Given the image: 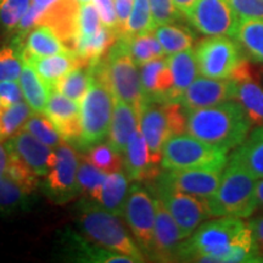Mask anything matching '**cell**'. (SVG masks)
Returning <instances> with one entry per match:
<instances>
[{
	"label": "cell",
	"mask_w": 263,
	"mask_h": 263,
	"mask_svg": "<svg viewBox=\"0 0 263 263\" xmlns=\"http://www.w3.org/2000/svg\"><path fill=\"white\" fill-rule=\"evenodd\" d=\"M177 257L210 263L263 262L248 223L235 217H217L203 223L179 245Z\"/></svg>",
	"instance_id": "6da1fadb"
},
{
	"label": "cell",
	"mask_w": 263,
	"mask_h": 263,
	"mask_svg": "<svg viewBox=\"0 0 263 263\" xmlns=\"http://www.w3.org/2000/svg\"><path fill=\"white\" fill-rule=\"evenodd\" d=\"M251 127L248 112L236 100L186 111V133L227 151L238 147Z\"/></svg>",
	"instance_id": "7a4b0ae2"
},
{
	"label": "cell",
	"mask_w": 263,
	"mask_h": 263,
	"mask_svg": "<svg viewBox=\"0 0 263 263\" xmlns=\"http://www.w3.org/2000/svg\"><path fill=\"white\" fill-rule=\"evenodd\" d=\"M256 182L251 174L234 163H227L218 189L206 200L211 217L250 218L257 210Z\"/></svg>",
	"instance_id": "3957f363"
},
{
	"label": "cell",
	"mask_w": 263,
	"mask_h": 263,
	"mask_svg": "<svg viewBox=\"0 0 263 263\" xmlns=\"http://www.w3.org/2000/svg\"><path fill=\"white\" fill-rule=\"evenodd\" d=\"M93 71L89 89L81 103L82 136L80 145L91 147L108 136L115 99L101 71L100 61L90 65Z\"/></svg>",
	"instance_id": "277c9868"
},
{
	"label": "cell",
	"mask_w": 263,
	"mask_h": 263,
	"mask_svg": "<svg viewBox=\"0 0 263 263\" xmlns=\"http://www.w3.org/2000/svg\"><path fill=\"white\" fill-rule=\"evenodd\" d=\"M194 51L199 73L203 77L238 81L252 74L250 61L232 37H209L200 42Z\"/></svg>",
	"instance_id": "5b68a950"
},
{
	"label": "cell",
	"mask_w": 263,
	"mask_h": 263,
	"mask_svg": "<svg viewBox=\"0 0 263 263\" xmlns=\"http://www.w3.org/2000/svg\"><path fill=\"white\" fill-rule=\"evenodd\" d=\"M101 71L116 100L129 104L139 114L145 103L138 66L128 50V37L120 34L100 60Z\"/></svg>",
	"instance_id": "8992f818"
},
{
	"label": "cell",
	"mask_w": 263,
	"mask_h": 263,
	"mask_svg": "<svg viewBox=\"0 0 263 263\" xmlns=\"http://www.w3.org/2000/svg\"><path fill=\"white\" fill-rule=\"evenodd\" d=\"M118 217L106 210L84 202L80 209L78 221L83 232L94 242L111 251L129 256L136 262H144L143 252L128 235Z\"/></svg>",
	"instance_id": "52a82bcc"
},
{
	"label": "cell",
	"mask_w": 263,
	"mask_h": 263,
	"mask_svg": "<svg viewBox=\"0 0 263 263\" xmlns=\"http://www.w3.org/2000/svg\"><path fill=\"white\" fill-rule=\"evenodd\" d=\"M139 128L154 163L162 160V147L171 137L186 132V111L179 103L145 101L139 112Z\"/></svg>",
	"instance_id": "ba28073f"
},
{
	"label": "cell",
	"mask_w": 263,
	"mask_h": 263,
	"mask_svg": "<svg viewBox=\"0 0 263 263\" xmlns=\"http://www.w3.org/2000/svg\"><path fill=\"white\" fill-rule=\"evenodd\" d=\"M228 163V151L212 145L189 133L171 137L162 147L161 166L163 170L189 168H226Z\"/></svg>",
	"instance_id": "9c48e42d"
},
{
	"label": "cell",
	"mask_w": 263,
	"mask_h": 263,
	"mask_svg": "<svg viewBox=\"0 0 263 263\" xmlns=\"http://www.w3.org/2000/svg\"><path fill=\"white\" fill-rule=\"evenodd\" d=\"M197 31L207 37H232L239 17L227 0H197L184 14Z\"/></svg>",
	"instance_id": "30bf717a"
},
{
	"label": "cell",
	"mask_w": 263,
	"mask_h": 263,
	"mask_svg": "<svg viewBox=\"0 0 263 263\" xmlns=\"http://www.w3.org/2000/svg\"><path fill=\"white\" fill-rule=\"evenodd\" d=\"M156 194L172 215L185 239H188L207 218L211 217L206 199L202 197L164 186H157Z\"/></svg>",
	"instance_id": "8fae6325"
},
{
	"label": "cell",
	"mask_w": 263,
	"mask_h": 263,
	"mask_svg": "<svg viewBox=\"0 0 263 263\" xmlns=\"http://www.w3.org/2000/svg\"><path fill=\"white\" fill-rule=\"evenodd\" d=\"M124 217L141 248L154 258V232H155V199L139 185L132 186L128 195Z\"/></svg>",
	"instance_id": "7c38bea8"
},
{
	"label": "cell",
	"mask_w": 263,
	"mask_h": 263,
	"mask_svg": "<svg viewBox=\"0 0 263 263\" xmlns=\"http://www.w3.org/2000/svg\"><path fill=\"white\" fill-rule=\"evenodd\" d=\"M223 171L210 168L166 170L160 174L157 186L174 189L190 195L209 199L218 189Z\"/></svg>",
	"instance_id": "4fadbf2b"
},
{
	"label": "cell",
	"mask_w": 263,
	"mask_h": 263,
	"mask_svg": "<svg viewBox=\"0 0 263 263\" xmlns=\"http://www.w3.org/2000/svg\"><path fill=\"white\" fill-rule=\"evenodd\" d=\"M78 167L80 157L68 143H61L52 151L47 183L55 199L66 201L78 192Z\"/></svg>",
	"instance_id": "5bb4252c"
},
{
	"label": "cell",
	"mask_w": 263,
	"mask_h": 263,
	"mask_svg": "<svg viewBox=\"0 0 263 263\" xmlns=\"http://www.w3.org/2000/svg\"><path fill=\"white\" fill-rule=\"evenodd\" d=\"M80 12L78 0H58L43 12L37 26H48L68 50L76 52L80 39Z\"/></svg>",
	"instance_id": "9a60e30c"
},
{
	"label": "cell",
	"mask_w": 263,
	"mask_h": 263,
	"mask_svg": "<svg viewBox=\"0 0 263 263\" xmlns=\"http://www.w3.org/2000/svg\"><path fill=\"white\" fill-rule=\"evenodd\" d=\"M236 81L197 77L184 91L179 104L185 111L215 106L228 100H235Z\"/></svg>",
	"instance_id": "2e32d148"
},
{
	"label": "cell",
	"mask_w": 263,
	"mask_h": 263,
	"mask_svg": "<svg viewBox=\"0 0 263 263\" xmlns=\"http://www.w3.org/2000/svg\"><path fill=\"white\" fill-rule=\"evenodd\" d=\"M45 115L54 123L62 139L80 143L82 122L81 106L77 101L71 100L57 89H52L45 108Z\"/></svg>",
	"instance_id": "e0dca14e"
},
{
	"label": "cell",
	"mask_w": 263,
	"mask_h": 263,
	"mask_svg": "<svg viewBox=\"0 0 263 263\" xmlns=\"http://www.w3.org/2000/svg\"><path fill=\"white\" fill-rule=\"evenodd\" d=\"M10 153L15 154L38 177L47 176L50 171L52 151L47 144L35 138L29 132L21 129L10 138L5 144Z\"/></svg>",
	"instance_id": "ac0fdd59"
},
{
	"label": "cell",
	"mask_w": 263,
	"mask_h": 263,
	"mask_svg": "<svg viewBox=\"0 0 263 263\" xmlns=\"http://www.w3.org/2000/svg\"><path fill=\"white\" fill-rule=\"evenodd\" d=\"M156 218L154 232V258L170 261L177 257L179 245L185 240L182 230L159 197L155 199Z\"/></svg>",
	"instance_id": "d6986e66"
},
{
	"label": "cell",
	"mask_w": 263,
	"mask_h": 263,
	"mask_svg": "<svg viewBox=\"0 0 263 263\" xmlns=\"http://www.w3.org/2000/svg\"><path fill=\"white\" fill-rule=\"evenodd\" d=\"M123 164L128 178L132 180L154 179L159 174L156 163H154L149 146L139 127L128 141L126 153L123 154Z\"/></svg>",
	"instance_id": "ffe728a7"
},
{
	"label": "cell",
	"mask_w": 263,
	"mask_h": 263,
	"mask_svg": "<svg viewBox=\"0 0 263 263\" xmlns=\"http://www.w3.org/2000/svg\"><path fill=\"white\" fill-rule=\"evenodd\" d=\"M14 45L20 50L22 60L28 57H50L73 52L62 44L58 35L48 26H37L32 31H28L24 42L21 38H17Z\"/></svg>",
	"instance_id": "44dd1931"
},
{
	"label": "cell",
	"mask_w": 263,
	"mask_h": 263,
	"mask_svg": "<svg viewBox=\"0 0 263 263\" xmlns=\"http://www.w3.org/2000/svg\"><path fill=\"white\" fill-rule=\"evenodd\" d=\"M139 127V114L124 101H115V108L108 132V145L123 156L132 134Z\"/></svg>",
	"instance_id": "7402d4cb"
},
{
	"label": "cell",
	"mask_w": 263,
	"mask_h": 263,
	"mask_svg": "<svg viewBox=\"0 0 263 263\" xmlns=\"http://www.w3.org/2000/svg\"><path fill=\"white\" fill-rule=\"evenodd\" d=\"M256 179L263 178V126L250 130L249 136L228 159Z\"/></svg>",
	"instance_id": "603a6c76"
},
{
	"label": "cell",
	"mask_w": 263,
	"mask_h": 263,
	"mask_svg": "<svg viewBox=\"0 0 263 263\" xmlns=\"http://www.w3.org/2000/svg\"><path fill=\"white\" fill-rule=\"evenodd\" d=\"M24 62L31 65L39 74V77L51 89H54L59 80L71 70L80 66H85L76 52L50 55V57H28L25 59Z\"/></svg>",
	"instance_id": "cb8c5ba5"
},
{
	"label": "cell",
	"mask_w": 263,
	"mask_h": 263,
	"mask_svg": "<svg viewBox=\"0 0 263 263\" xmlns=\"http://www.w3.org/2000/svg\"><path fill=\"white\" fill-rule=\"evenodd\" d=\"M171 73L173 77V88L170 95V103H179L184 91L197 78L199 68L193 48L168 55L167 58Z\"/></svg>",
	"instance_id": "d4e9b609"
},
{
	"label": "cell",
	"mask_w": 263,
	"mask_h": 263,
	"mask_svg": "<svg viewBox=\"0 0 263 263\" xmlns=\"http://www.w3.org/2000/svg\"><path fill=\"white\" fill-rule=\"evenodd\" d=\"M127 173H108L101 186L99 195L95 199L105 210L117 216L124 215V209L129 195V180Z\"/></svg>",
	"instance_id": "484cf974"
},
{
	"label": "cell",
	"mask_w": 263,
	"mask_h": 263,
	"mask_svg": "<svg viewBox=\"0 0 263 263\" xmlns=\"http://www.w3.org/2000/svg\"><path fill=\"white\" fill-rule=\"evenodd\" d=\"M233 38L250 62L263 66V21L239 18Z\"/></svg>",
	"instance_id": "4316f807"
},
{
	"label": "cell",
	"mask_w": 263,
	"mask_h": 263,
	"mask_svg": "<svg viewBox=\"0 0 263 263\" xmlns=\"http://www.w3.org/2000/svg\"><path fill=\"white\" fill-rule=\"evenodd\" d=\"M20 85H21L24 98L33 112L45 114V108L50 97L51 88L39 77L34 68L27 62H24L21 76H20Z\"/></svg>",
	"instance_id": "83f0119b"
},
{
	"label": "cell",
	"mask_w": 263,
	"mask_h": 263,
	"mask_svg": "<svg viewBox=\"0 0 263 263\" xmlns=\"http://www.w3.org/2000/svg\"><path fill=\"white\" fill-rule=\"evenodd\" d=\"M235 100L245 108L252 124L263 126V87L254 76L236 81Z\"/></svg>",
	"instance_id": "f1b7e54d"
},
{
	"label": "cell",
	"mask_w": 263,
	"mask_h": 263,
	"mask_svg": "<svg viewBox=\"0 0 263 263\" xmlns=\"http://www.w3.org/2000/svg\"><path fill=\"white\" fill-rule=\"evenodd\" d=\"M91 78H93V71L90 66H80L60 78L55 84L54 89L81 104L89 89Z\"/></svg>",
	"instance_id": "f546056e"
},
{
	"label": "cell",
	"mask_w": 263,
	"mask_h": 263,
	"mask_svg": "<svg viewBox=\"0 0 263 263\" xmlns=\"http://www.w3.org/2000/svg\"><path fill=\"white\" fill-rule=\"evenodd\" d=\"M154 34L156 35L166 55H173L193 48V34L188 29L180 26L173 24L160 25L154 29Z\"/></svg>",
	"instance_id": "4dcf8cb0"
},
{
	"label": "cell",
	"mask_w": 263,
	"mask_h": 263,
	"mask_svg": "<svg viewBox=\"0 0 263 263\" xmlns=\"http://www.w3.org/2000/svg\"><path fill=\"white\" fill-rule=\"evenodd\" d=\"M128 37V50L132 59L138 66H141L155 59L163 58L164 51L157 41L154 32L143 33L137 35H127Z\"/></svg>",
	"instance_id": "1f68e13d"
},
{
	"label": "cell",
	"mask_w": 263,
	"mask_h": 263,
	"mask_svg": "<svg viewBox=\"0 0 263 263\" xmlns=\"http://www.w3.org/2000/svg\"><path fill=\"white\" fill-rule=\"evenodd\" d=\"M32 114V108L26 101L10 106L0 105V140L18 133Z\"/></svg>",
	"instance_id": "d6a6232c"
},
{
	"label": "cell",
	"mask_w": 263,
	"mask_h": 263,
	"mask_svg": "<svg viewBox=\"0 0 263 263\" xmlns=\"http://www.w3.org/2000/svg\"><path fill=\"white\" fill-rule=\"evenodd\" d=\"M22 129L29 132L51 149H57L62 143L60 133L45 114H32Z\"/></svg>",
	"instance_id": "836d02e7"
},
{
	"label": "cell",
	"mask_w": 263,
	"mask_h": 263,
	"mask_svg": "<svg viewBox=\"0 0 263 263\" xmlns=\"http://www.w3.org/2000/svg\"><path fill=\"white\" fill-rule=\"evenodd\" d=\"M154 29L155 25L153 21L149 0H134L130 15L121 34L137 35L154 32Z\"/></svg>",
	"instance_id": "e575fe53"
},
{
	"label": "cell",
	"mask_w": 263,
	"mask_h": 263,
	"mask_svg": "<svg viewBox=\"0 0 263 263\" xmlns=\"http://www.w3.org/2000/svg\"><path fill=\"white\" fill-rule=\"evenodd\" d=\"M106 172L99 170L97 166H94L89 160L85 157L80 162L77 173V185L80 192L87 193L95 200L99 195L101 186L107 177Z\"/></svg>",
	"instance_id": "d590c367"
},
{
	"label": "cell",
	"mask_w": 263,
	"mask_h": 263,
	"mask_svg": "<svg viewBox=\"0 0 263 263\" xmlns=\"http://www.w3.org/2000/svg\"><path fill=\"white\" fill-rule=\"evenodd\" d=\"M27 194L9 176H0V215L20 209L25 203Z\"/></svg>",
	"instance_id": "8d00e7d4"
},
{
	"label": "cell",
	"mask_w": 263,
	"mask_h": 263,
	"mask_svg": "<svg viewBox=\"0 0 263 263\" xmlns=\"http://www.w3.org/2000/svg\"><path fill=\"white\" fill-rule=\"evenodd\" d=\"M122 157V155L116 153L108 144L103 143L95 144L94 146H91L87 155V159L94 166H97L99 170L106 173L118 172V171L122 170L124 166Z\"/></svg>",
	"instance_id": "74e56055"
},
{
	"label": "cell",
	"mask_w": 263,
	"mask_h": 263,
	"mask_svg": "<svg viewBox=\"0 0 263 263\" xmlns=\"http://www.w3.org/2000/svg\"><path fill=\"white\" fill-rule=\"evenodd\" d=\"M24 68V60L15 45L0 49V82L17 81Z\"/></svg>",
	"instance_id": "f35d334b"
},
{
	"label": "cell",
	"mask_w": 263,
	"mask_h": 263,
	"mask_svg": "<svg viewBox=\"0 0 263 263\" xmlns=\"http://www.w3.org/2000/svg\"><path fill=\"white\" fill-rule=\"evenodd\" d=\"M9 151V150H8ZM6 176L14 179L16 183L21 185L26 193H31L37 185V174L29 170L21 159H18L15 154L9 151V164L6 170Z\"/></svg>",
	"instance_id": "ab89813d"
},
{
	"label": "cell",
	"mask_w": 263,
	"mask_h": 263,
	"mask_svg": "<svg viewBox=\"0 0 263 263\" xmlns=\"http://www.w3.org/2000/svg\"><path fill=\"white\" fill-rule=\"evenodd\" d=\"M32 0H0V25L15 29L27 12Z\"/></svg>",
	"instance_id": "60d3db41"
},
{
	"label": "cell",
	"mask_w": 263,
	"mask_h": 263,
	"mask_svg": "<svg viewBox=\"0 0 263 263\" xmlns=\"http://www.w3.org/2000/svg\"><path fill=\"white\" fill-rule=\"evenodd\" d=\"M167 66V59L160 58L151 60L146 64L139 66V74H140V83L143 88V94L145 101H150L153 99L154 91L156 88V82L159 78L160 72Z\"/></svg>",
	"instance_id": "b9f144b4"
},
{
	"label": "cell",
	"mask_w": 263,
	"mask_h": 263,
	"mask_svg": "<svg viewBox=\"0 0 263 263\" xmlns=\"http://www.w3.org/2000/svg\"><path fill=\"white\" fill-rule=\"evenodd\" d=\"M151 15L155 28L160 25L173 24L182 18V12L174 5L173 0H149Z\"/></svg>",
	"instance_id": "7bdbcfd3"
},
{
	"label": "cell",
	"mask_w": 263,
	"mask_h": 263,
	"mask_svg": "<svg viewBox=\"0 0 263 263\" xmlns=\"http://www.w3.org/2000/svg\"><path fill=\"white\" fill-rule=\"evenodd\" d=\"M101 20L95 8L93 0L81 3L80 12V38L89 37L99 31L101 27Z\"/></svg>",
	"instance_id": "ee69618b"
},
{
	"label": "cell",
	"mask_w": 263,
	"mask_h": 263,
	"mask_svg": "<svg viewBox=\"0 0 263 263\" xmlns=\"http://www.w3.org/2000/svg\"><path fill=\"white\" fill-rule=\"evenodd\" d=\"M239 18L263 21V0H227Z\"/></svg>",
	"instance_id": "f6af8a7d"
},
{
	"label": "cell",
	"mask_w": 263,
	"mask_h": 263,
	"mask_svg": "<svg viewBox=\"0 0 263 263\" xmlns=\"http://www.w3.org/2000/svg\"><path fill=\"white\" fill-rule=\"evenodd\" d=\"M93 3L98 10L99 16H100L101 24L105 27L114 29L118 33V21L115 0H93Z\"/></svg>",
	"instance_id": "bcb514c9"
},
{
	"label": "cell",
	"mask_w": 263,
	"mask_h": 263,
	"mask_svg": "<svg viewBox=\"0 0 263 263\" xmlns=\"http://www.w3.org/2000/svg\"><path fill=\"white\" fill-rule=\"evenodd\" d=\"M20 101H24V93L20 83L16 81L0 82V104L3 106H10Z\"/></svg>",
	"instance_id": "7dc6e473"
},
{
	"label": "cell",
	"mask_w": 263,
	"mask_h": 263,
	"mask_svg": "<svg viewBox=\"0 0 263 263\" xmlns=\"http://www.w3.org/2000/svg\"><path fill=\"white\" fill-rule=\"evenodd\" d=\"M45 10L47 9L42 8V6L37 5L35 3H32L29 9L27 10V12H26L24 17L21 18V21H20V24L16 29H18V32L21 33V34H26L29 29L34 27V26H37L39 17L43 15V12H44Z\"/></svg>",
	"instance_id": "c3c4849f"
},
{
	"label": "cell",
	"mask_w": 263,
	"mask_h": 263,
	"mask_svg": "<svg viewBox=\"0 0 263 263\" xmlns=\"http://www.w3.org/2000/svg\"><path fill=\"white\" fill-rule=\"evenodd\" d=\"M134 0H115L116 6V14L118 21V35L123 32L128 17H129L132 8H133Z\"/></svg>",
	"instance_id": "681fc988"
},
{
	"label": "cell",
	"mask_w": 263,
	"mask_h": 263,
	"mask_svg": "<svg viewBox=\"0 0 263 263\" xmlns=\"http://www.w3.org/2000/svg\"><path fill=\"white\" fill-rule=\"evenodd\" d=\"M250 230L252 232L256 244H257L259 251L263 254V213L254 217L248 222Z\"/></svg>",
	"instance_id": "f907efd6"
},
{
	"label": "cell",
	"mask_w": 263,
	"mask_h": 263,
	"mask_svg": "<svg viewBox=\"0 0 263 263\" xmlns=\"http://www.w3.org/2000/svg\"><path fill=\"white\" fill-rule=\"evenodd\" d=\"M9 164V151L8 147L4 144L0 143V176L6 174Z\"/></svg>",
	"instance_id": "816d5d0a"
},
{
	"label": "cell",
	"mask_w": 263,
	"mask_h": 263,
	"mask_svg": "<svg viewBox=\"0 0 263 263\" xmlns=\"http://www.w3.org/2000/svg\"><path fill=\"white\" fill-rule=\"evenodd\" d=\"M197 0H173L176 8L179 10L180 12L184 15L192 6L195 4Z\"/></svg>",
	"instance_id": "f5cc1de1"
},
{
	"label": "cell",
	"mask_w": 263,
	"mask_h": 263,
	"mask_svg": "<svg viewBox=\"0 0 263 263\" xmlns=\"http://www.w3.org/2000/svg\"><path fill=\"white\" fill-rule=\"evenodd\" d=\"M256 201L257 209L263 210V178H259L256 182Z\"/></svg>",
	"instance_id": "db71d44e"
},
{
	"label": "cell",
	"mask_w": 263,
	"mask_h": 263,
	"mask_svg": "<svg viewBox=\"0 0 263 263\" xmlns=\"http://www.w3.org/2000/svg\"><path fill=\"white\" fill-rule=\"evenodd\" d=\"M55 2H58V0H32V3H35V4L42 6V8L44 9H48L49 6L54 4Z\"/></svg>",
	"instance_id": "11a10c76"
},
{
	"label": "cell",
	"mask_w": 263,
	"mask_h": 263,
	"mask_svg": "<svg viewBox=\"0 0 263 263\" xmlns=\"http://www.w3.org/2000/svg\"><path fill=\"white\" fill-rule=\"evenodd\" d=\"M252 76H254V77H255V80L257 81L258 83L261 84L262 87H263V67H262L261 70H259V71L256 72V73H255L254 71H252Z\"/></svg>",
	"instance_id": "9f6ffc18"
},
{
	"label": "cell",
	"mask_w": 263,
	"mask_h": 263,
	"mask_svg": "<svg viewBox=\"0 0 263 263\" xmlns=\"http://www.w3.org/2000/svg\"><path fill=\"white\" fill-rule=\"evenodd\" d=\"M80 3H84V2H89V0H78Z\"/></svg>",
	"instance_id": "6f0895ef"
},
{
	"label": "cell",
	"mask_w": 263,
	"mask_h": 263,
	"mask_svg": "<svg viewBox=\"0 0 263 263\" xmlns=\"http://www.w3.org/2000/svg\"><path fill=\"white\" fill-rule=\"evenodd\" d=\"M0 105H2V104H0Z\"/></svg>",
	"instance_id": "680465c9"
}]
</instances>
